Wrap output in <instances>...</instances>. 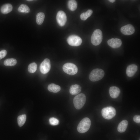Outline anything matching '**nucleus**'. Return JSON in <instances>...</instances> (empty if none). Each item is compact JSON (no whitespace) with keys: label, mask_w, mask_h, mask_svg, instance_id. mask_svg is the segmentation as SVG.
<instances>
[{"label":"nucleus","mask_w":140,"mask_h":140,"mask_svg":"<svg viewBox=\"0 0 140 140\" xmlns=\"http://www.w3.org/2000/svg\"><path fill=\"white\" fill-rule=\"evenodd\" d=\"M12 5L9 3H7L3 5L1 8V12L3 14H7L10 12L12 9Z\"/></svg>","instance_id":"obj_16"},{"label":"nucleus","mask_w":140,"mask_h":140,"mask_svg":"<svg viewBox=\"0 0 140 140\" xmlns=\"http://www.w3.org/2000/svg\"><path fill=\"white\" fill-rule=\"evenodd\" d=\"M45 15L42 12L38 13L36 16V22L37 24L39 25H41L43 23L45 18Z\"/></svg>","instance_id":"obj_18"},{"label":"nucleus","mask_w":140,"mask_h":140,"mask_svg":"<svg viewBox=\"0 0 140 140\" xmlns=\"http://www.w3.org/2000/svg\"><path fill=\"white\" fill-rule=\"evenodd\" d=\"M137 67L134 64L129 65L126 69V73L127 75L129 77L134 76L137 71Z\"/></svg>","instance_id":"obj_12"},{"label":"nucleus","mask_w":140,"mask_h":140,"mask_svg":"<svg viewBox=\"0 0 140 140\" xmlns=\"http://www.w3.org/2000/svg\"><path fill=\"white\" fill-rule=\"evenodd\" d=\"M48 90L50 92L54 93H56L61 90L60 86L53 83L48 85L47 87Z\"/></svg>","instance_id":"obj_17"},{"label":"nucleus","mask_w":140,"mask_h":140,"mask_svg":"<svg viewBox=\"0 0 140 140\" xmlns=\"http://www.w3.org/2000/svg\"><path fill=\"white\" fill-rule=\"evenodd\" d=\"M67 41L68 44L71 46H78L81 44L82 40L79 37L72 35L68 37Z\"/></svg>","instance_id":"obj_7"},{"label":"nucleus","mask_w":140,"mask_h":140,"mask_svg":"<svg viewBox=\"0 0 140 140\" xmlns=\"http://www.w3.org/2000/svg\"><path fill=\"white\" fill-rule=\"evenodd\" d=\"M108 45L113 48H118L121 46L122 44L121 40L117 38H112L107 41Z\"/></svg>","instance_id":"obj_11"},{"label":"nucleus","mask_w":140,"mask_h":140,"mask_svg":"<svg viewBox=\"0 0 140 140\" xmlns=\"http://www.w3.org/2000/svg\"><path fill=\"white\" fill-rule=\"evenodd\" d=\"M56 19L58 24L61 26H64L67 21L66 13L62 11H59L56 16Z\"/></svg>","instance_id":"obj_9"},{"label":"nucleus","mask_w":140,"mask_h":140,"mask_svg":"<svg viewBox=\"0 0 140 140\" xmlns=\"http://www.w3.org/2000/svg\"><path fill=\"white\" fill-rule=\"evenodd\" d=\"M51 67L50 60L46 58L41 64L40 66V72L43 74L47 73L50 70Z\"/></svg>","instance_id":"obj_8"},{"label":"nucleus","mask_w":140,"mask_h":140,"mask_svg":"<svg viewBox=\"0 0 140 140\" xmlns=\"http://www.w3.org/2000/svg\"><path fill=\"white\" fill-rule=\"evenodd\" d=\"M128 125V121L126 120H123L119 124L117 127V130L120 132H123L126 130Z\"/></svg>","instance_id":"obj_14"},{"label":"nucleus","mask_w":140,"mask_h":140,"mask_svg":"<svg viewBox=\"0 0 140 140\" xmlns=\"http://www.w3.org/2000/svg\"><path fill=\"white\" fill-rule=\"evenodd\" d=\"M17 63L16 60L13 58L7 59L4 62V64L6 66H13L15 65Z\"/></svg>","instance_id":"obj_19"},{"label":"nucleus","mask_w":140,"mask_h":140,"mask_svg":"<svg viewBox=\"0 0 140 140\" xmlns=\"http://www.w3.org/2000/svg\"><path fill=\"white\" fill-rule=\"evenodd\" d=\"M134 121L136 123H140V116L139 115H136L134 116L133 118Z\"/></svg>","instance_id":"obj_27"},{"label":"nucleus","mask_w":140,"mask_h":140,"mask_svg":"<svg viewBox=\"0 0 140 140\" xmlns=\"http://www.w3.org/2000/svg\"><path fill=\"white\" fill-rule=\"evenodd\" d=\"M116 113L115 109L111 106L104 108L101 110L102 116L107 120H110L113 118L115 116Z\"/></svg>","instance_id":"obj_3"},{"label":"nucleus","mask_w":140,"mask_h":140,"mask_svg":"<svg viewBox=\"0 0 140 140\" xmlns=\"http://www.w3.org/2000/svg\"><path fill=\"white\" fill-rule=\"evenodd\" d=\"M18 10L20 12L26 13L29 12L30 9L27 5L22 4L18 8Z\"/></svg>","instance_id":"obj_21"},{"label":"nucleus","mask_w":140,"mask_h":140,"mask_svg":"<svg viewBox=\"0 0 140 140\" xmlns=\"http://www.w3.org/2000/svg\"><path fill=\"white\" fill-rule=\"evenodd\" d=\"M102 40V33L100 29H97L94 31L91 38V42L93 45L97 46L99 45Z\"/></svg>","instance_id":"obj_5"},{"label":"nucleus","mask_w":140,"mask_h":140,"mask_svg":"<svg viewBox=\"0 0 140 140\" xmlns=\"http://www.w3.org/2000/svg\"><path fill=\"white\" fill-rule=\"evenodd\" d=\"M6 51L5 50L0 51V60L5 57L7 54Z\"/></svg>","instance_id":"obj_26"},{"label":"nucleus","mask_w":140,"mask_h":140,"mask_svg":"<svg viewBox=\"0 0 140 140\" xmlns=\"http://www.w3.org/2000/svg\"><path fill=\"white\" fill-rule=\"evenodd\" d=\"M68 6L70 10L73 11L77 8V4L75 0H69L68 2Z\"/></svg>","instance_id":"obj_20"},{"label":"nucleus","mask_w":140,"mask_h":140,"mask_svg":"<svg viewBox=\"0 0 140 140\" xmlns=\"http://www.w3.org/2000/svg\"><path fill=\"white\" fill-rule=\"evenodd\" d=\"M62 69L66 73L71 75L76 74L78 71V68L74 64L71 63H67L63 66Z\"/></svg>","instance_id":"obj_6"},{"label":"nucleus","mask_w":140,"mask_h":140,"mask_svg":"<svg viewBox=\"0 0 140 140\" xmlns=\"http://www.w3.org/2000/svg\"><path fill=\"white\" fill-rule=\"evenodd\" d=\"M139 140H140V139H139Z\"/></svg>","instance_id":"obj_30"},{"label":"nucleus","mask_w":140,"mask_h":140,"mask_svg":"<svg viewBox=\"0 0 140 140\" xmlns=\"http://www.w3.org/2000/svg\"><path fill=\"white\" fill-rule=\"evenodd\" d=\"M91 124L90 120L88 117L83 118L79 122L77 127V130L80 133H84L89 129Z\"/></svg>","instance_id":"obj_1"},{"label":"nucleus","mask_w":140,"mask_h":140,"mask_svg":"<svg viewBox=\"0 0 140 140\" xmlns=\"http://www.w3.org/2000/svg\"><path fill=\"white\" fill-rule=\"evenodd\" d=\"M104 72L102 69L96 68L93 70L90 73L89 78L93 82L96 81L101 79L104 76Z\"/></svg>","instance_id":"obj_4"},{"label":"nucleus","mask_w":140,"mask_h":140,"mask_svg":"<svg viewBox=\"0 0 140 140\" xmlns=\"http://www.w3.org/2000/svg\"><path fill=\"white\" fill-rule=\"evenodd\" d=\"M120 93V90L117 87L113 86L110 87L109 88V94L112 98L115 99L118 97Z\"/></svg>","instance_id":"obj_13"},{"label":"nucleus","mask_w":140,"mask_h":140,"mask_svg":"<svg viewBox=\"0 0 140 140\" xmlns=\"http://www.w3.org/2000/svg\"><path fill=\"white\" fill-rule=\"evenodd\" d=\"M93 12L92 10L89 9L86 12L82 13L80 15V18L82 20H86L91 15Z\"/></svg>","instance_id":"obj_22"},{"label":"nucleus","mask_w":140,"mask_h":140,"mask_svg":"<svg viewBox=\"0 0 140 140\" xmlns=\"http://www.w3.org/2000/svg\"><path fill=\"white\" fill-rule=\"evenodd\" d=\"M37 68V65L34 62H32L29 64L28 66V69L29 72L31 73L35 72Z\"/></svg>","instance_id":"obj_24"},{"label":"nucleus","mask_w":140,"mask_h":140,"mask_svg":"<svg viewBox=\"0 0 140 140\" xmlns=\"http://www.w3.org/2000/svg\"><path fill=\"white\" fill-rule=\"evenodd\" d=\"M49 121L50 124L53 125H57L59 123V120L54 117H51L49 119Z\"/></svg>","instance_id":"obj_25"},{"label":"nucleus","mask_w":140,"mask_h":140,"mask_svg":"<svg viewBox=\"0 0 140 140\" xmlns=\"http://www.w3.org/2000/svg\"><path fill=\"white\" fill-rule=\"evenodd\" d=\"M121 31L123 34L129 35L133 34L135 31V29L132 25L129 24L122 27Z\"/></svg>","instance_id":"obj_10"},{"label":"nucleus","mask_w":140,"mask_h":140,"mask_svg":"<svg viewBox=\"0 0 140 140\" xmlns=\"http://www.w3.org/2000/svg\"><path fill=\"white\" fill-rule=\"evenodd\" d=\"M86 100V96L83 93H80L76 96L73 99V103L75 108L78 110L82 108L85 103Z\"/></svg>","instance_id":"obj_2"},{"label":"nucleus","mask_w":140,"mask_h":140,"mask_svg":"<svg viewBox=\"0 0 140 140\" xmlns=\"http://www.w3.org/2000/svg\"><path fill=\"white\" fill-rule=\"evenodd\" d=\"M108 1L111 3H113L115 2V0H108Z\"/></svg>","instance_id":"obj_28"},{"label":"nucleus","mask_w":140,"mask_h":140,"mask_svg":"<svg viewBox=\"0 0 140 140\" xmlns=\"http://www.w3.org/2000/svg\"><path fill=\"white\" fill-rule=\"evenodd\" d=\"M26 118L25 114H23L19 116L17 118L18 125L19 127H22L24 124Z\"/></svg>","instance_id":"obj_23"},{"label":"nucleus","mask_w":140,"mask_h":140,"mask_svg":"<svg viewBox=\"0 0 140 140\" xmlns=\"http://www.w3.org/2000/svg\"><path fill=\"white\" fill-rule=\"evenodd\" d=\"M81 90V86L78 85H72L69 89L70 93L72 95H76L78 94Z\"/></svg>","instance_id":"obj_15"},{"label":"nucleus","mask_w":140,"mask_h":140,"mask_svg":"<svg viewBox=\"0 0 140 140\" xmlns=\"http://www.w3.org/2000/svg\"><path fill=\"white\" fill-rule=\"evenodd\" d=\"M33 0H27V1H33Z\"/></svg>","instance_id":"obj_29"}]
</instances>
